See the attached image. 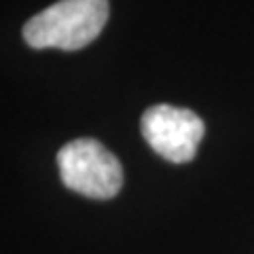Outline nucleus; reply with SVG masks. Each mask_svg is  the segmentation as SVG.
Here are the masks:
<instances>
[{"label":"nucleus","mask_w":254,"mask_h":254,"mask_svg":"<svg viewBox=\"0 0 254 254\" xmlns=\"http://www.w3.org/2000/svg\"><path fill=\"white\" fill-rule=\"evenodd\" d=\"M58 168L64 185L89 199H110L123 187L119 159L93 138H78L62 146Z\"/></svg>","instance_id":"2"},{"label":"nucleus","mask_w":254,"mask_h":254,"mask_svg":"<svg viewBox=\"0 0 254 254\" xmlns=\"http://www.w3.org/2000/svg\"><path fill=\"white\" fill-rule=\"evenodd\" d=\"M108 13V0H60L26 21L23 38L34 49L76 51L98 38Z\"/></svg>","instance_id":"1"},{"label":"nucleus","mask_w":254,"mask_h":254,"mask_svg":"<svg viewBox=\"0 0 254 254\" xmlns=\"http://www.w3.org/2000/svg\"><path fill=\"white\" fill-rule=\"evenodd\" d=\"M140 129L157 155L172 163H189L197 155L205 125L189 108L157 104L144 110Z\"/></svg>","instance_id":"3"}]
</instances>
